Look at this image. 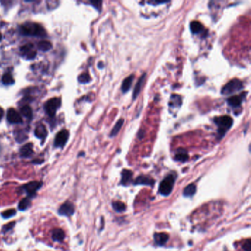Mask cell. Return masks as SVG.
<instances>
[{
    "label": "cell",
    "mask_w": 251,
    "mask_h": 251,
    "mask_svg": "<svg viewBox=\"0 0 251 251\" xmlns=\"http://www.w3.org/2000/svg\"><path fill=\"white\" fill-rule=\"evenodd\" d=\"M21 34L24 36H36V37H45L46 35V30L40 24L36 23H25L19 27Z\"/></svg>",
    "instance_id": "6da1fadb"
},
{
    "label": "cell",
    "mask_w": 251,
    "mask_h": 251,
    "mask_svg": "<svg viewBox=\"0 0 251 251\" xmlns=\"http://www.w3.org/2000/svg\"><path fill=\"white\" fill-rule=\"evenodd\" d=\"M214 123L218 128V133L220 139L225 135L227 131L233 125V119L229 116H222L215 117L214 119Z\"/></svg>",
    "instance_id": "7a4b0ae2"
},
{
    "label": "cell",
    "mask_w": 251,
    "mask_h": 251,
    "mask_svg": "<svg viewBox=\"0 0 251 251\" xmlns=\"http://www.w3.org/2000/svg\"><path fill=\"white\" fill-rule=\"evenodd\" d=\"M243 88V83L240 80L235 79L231 80L223 86L221 90V94L223 95H230L239 91Z\"/></svg>",
    "instance_id": "3957f363"
},
{
    "label": "cell",
    "mask_w": 251,
    "mask_h": 251,
    "mask_svg": "<svg viewBox=\"0 0 251 251\" xmlns=\"http://www.w3.org/2000/svg\"><path fill=\"white\" fill-rule=\"evenodd\" d=\"M175 177L173 174L167 175L159 185V192L163 196H168L173 189Z\"/></svg>",
    "instance_id": "277c9868"
},
{
    "label": "cell",
    "mask_w": 251,
    "mask_h": 251,
    "mask_svg": "<svg viewBox=\"0 0 251 251\" xmlns=\"http://www.w3.org/2000/svg\"><path fill=\"white\" fill-rule=\"evenodd\" d=\"M60 105H61V100L60 98L57 97H54V98L50 99L48 100L44 105V109L46 111V113L49 116H54L56 114L57 111L60 108Z\"/></svg>",
    "instance_id": "5b68a950"
},
{
    "label": "cell",
    "mask_w": 251,
    "mask_h": 251,
    "mask_svg": "<svg viewBox=\"0 0 251 251\" xmlns=\"http://www.w3.org/2000/svg\"><path fill=\"white\" fill-rule=\"evenodd\" d=\"M69 133L67 130H63L57 133L55 139V146L57 147H63L67 144L69 139Z\"/></svg>",
    "instance_id": "8992f818"
},
{
    "label": "cell",
    "mask_w": 251,
    "mask_h": 251,
    "mask_svg": "<svg viewBox=\"0 0 251 251\" xmlns=\"http://www.w3.org/2000/svg\"><path fill=\"white\" fill-rule=\"evenodd\" d=\"M42 186L41 182H38V181H33V182L28 183V184H25L23 186L24 191L27 193L29 198L33 197L36 194V191H38L40 188Z\"/></svg>",
    "instance_id": "52a82bcc"
},
{
    "label": "cell",
    "mask_w": 251,
    "mask_h": 251,
    "mask_svg": "<svg viewBox=\"0 0 251 251\" xmlns=\"http://www.w3.org/2000/svg\"><path fill=\"white\" fill-rule=\"evenodd\" d=\"M21 54L24 58L33 59L36 56V52L34 50V46L32 43H27L21 48Z\"/></svg>",
    "instance_id": "ba28073f"
},
{
    "label": "cell",
    "mask_w": 251,
    "mask_h": 251,
    "mask_svg": "<svg viewBox=\"0 0 251 251\" xmlns=\"http://www.w3.org/2000/svg\"><path fill=\"white\" fill-rule=\"evenodd\" d=\"M58 213L62 216H67L69 217L74 213V206L73 203L71 202L67 201L64 204H62L58 210Z\"/></svg>",
    "instance_id": "9c48e42d"
},
{
    "label": "cell",
    "mask_w": 251,
    "mask_h": 251,
    "mask_svg": "<svg viewBox=\"0 0 251 251\" xmlns=\"http://www.w3.org/2000/svg\"><path fill=\"white\" fill-rule=\"evenodd\" d=\"M7 119L12 124H20L22 122V116L14 108L8 110L7 112Z\"/></svg>",
    "instance_id": "30bf717a"
},
{
    "label": "cell",
    "mask_w": 251,
    "mask_h": 251,
    "mask_svg": "<svg viewBox=\"0 0 251 251\" xmlns=\"http://www.w3.org/2000/svg\"><path fill=\"white\" fill-rule=\"evenodd\" d=\"M245 94H242L241 95H235L232 96L227 100L228 104L232 108H238L241 105L244 99H245Z\"/></svg>",
    "instance_id": "8fae6325"
},
{
    "label": "cell",
    "mask_w": 251,
    "mask_h": 251,
    "mask_svg": "<svg viewBox=\"0 0 251 251\" xmlns=\"http://www.w3.org/2000/svg\"><path fill=\"white\" fill-rule=\"evenodd\" d=\"M169 239L168 234L166 233H156L154 234L155 243L158 246H163Z\"/></svg>",
    "instance_id": "7c38bea8"
},
{
    "label": "cell",
    "mask_w": 251,
    "mask_h": 251,
    "mask_svg": "<svg viewBox=\"0 0 251 251\" xmlns=\"http://www.w3.org/2000/svg\"><path fill=\"white\" fill-rule=\"evenodd\" d=\"M146 75H147V74H146V73H144V74H143L141 76V77L139 78V80L138 81L136 84L135 88H134V90H133V100H136V99L137 98V97L139 96V93L141 92V90H142V85H143V84H144V81H145Z\"/></svg>",
    "instance_id": "4fadbf2b"
},
{
    "label": "cell",
    "mask_w": 251,
    "mask_h": 251,
    "mask_svg": "<svg viewBox=\"0 0 251 251\" xmlns=\"http://www.w3.org/2000/svg\"><path fill=\"white\" fill-rule=\"evenodd\" d=\"M155 181L151 177L147 176H139L136 179L134 184L137 185H145V186H153Z\"/></svg>",
    "instance_id": "5bb4252c"
},
{
    "label": "cell",
    "mask_w": 251,
    "mask_h": 251,
    "mask_svg": "<svg viewBox=\"0 0 251 251\" xmlns=\"http://www.w3.org/2000/svg\"><path fill=\"white\" fill-rule=\"evenodd\" d=\"M33 153V144L31 143L25 144L20 150V155L24 158H29Z\"/></svg>",
    "instance_id": "9a60e30c"
},
{
    "label": "cell",
    "mask_w": 251,
    "mask_h": 251,
    "mask_svg": "<svg viewBox=\"0 0 251 251\" xmlns=\"http://www.w3.org/2000/svg\"><path fill=\"white\" fill-rule=\"evenodd\" d=\"M133 79L134 75L133 74H131V75H130L124 80L121 86V89L123 93H126V92H128V91L130 90V87H131L132 85V83H133Z\"/></svg>",
    "instance_id": "2e32d148"
},
{
    "label": "cell",
    "mask_w": 251,
    "mask_h": 251,
    "mask_svg": "<svg viewBox=\"0 0 251 251\" xmlns=\"http://www.w3.org/2000/svg\"><path fill=\"white\" fill-rule=\"evenodd\" d=\"M35 135H36V137L40 139H45L46 136H47V130H46V127L42 125V124L38 125V126H37V128H36V130H35Z\"/></svg>",
    "instance_id": "e0dca14e"
},
{
    "label": "cell",
    "mask_w": 251,
    "mask_h": 251,
    "mask_svg": "<svg viewBox=\"0 0 251 251\" xmlns=\"http://www.w3.org/2000/svg\"><path fill=\"white\" fill-rule=\"evenodd\" d=\"M190 29L194 34H200L204 31V27L199 22L194 21L190 24Z\"/></svg>",
    "instance_id": "ac0fdd59"
},
{
    "label": "cell",
    "mask_w": 251,
    "mask_h": 251,
    "mask_svg": "<svg viewBox=\"0 0 251 251\" xmlns=\"http://www.w3.org/2000/svg\"><path fill=\"white\" fill-rule=\"evenodd\" d=\"M175 159L177 161L181 162H185L189 159V155H188L187 152L184 149H179L176 152Z\"/></svg>",
    "instance_id": "d6986e66"
},
{
    "label": "cell",
    "mask_w": 251,
    "mask_h": 251,
    "mask_svg": "<svg viewBox=\"0 0 251 251\" xmlns=\"http://www.w3.org/2000/svg\"><path fill=\"white\" fill-rule=\"evenodd\" d=\"M65 237V233L60 228H56L52 231V238L55 242H62Z\"/></svg>",
    "instance_id": "ffe728a7"
},
{
    "label": "cell",
    "mask_w": 251,
    "mask_h": 251,
    "mask_svg": "<svg viewBox=\"0 0 251 251\" xmlns=\"http://www.w3.org/2000/svg\"><path fill=\"white\" fill-rule=\"evenodd\" d=\"M132 177H133V172L131 171L128 170H124L122 172L121 183L123 185L128 184L132 179Z\"/></svg>",
    "instance_id": "44dd1931"
},
{
    "label": "cell",
    "mask_w": 251,
    "mask_h": 251,
    "mask_svg": "<svg viewBox=\"0 0 251 251\" xmlns=\"http://www.w3.org/2000/svg\"><path fill=\"white\" fill-rule=\"evenodd\" d=\"M125 122V119H119L117 122H116V125H114V127L113 128L112 130H111V133H110V136L111 137H114L115 136H116L118 134L119 132L121 130L122 127L123 126V124Z\"/></svg>",
    "instance_id": "7402d4cb"
},
{
    "label": "cell",
    "mask_w": 251,
    "mask_h": 251,
    "mask_svg": "<svg viewBox=\"0 0 251 251\" xmlns=\"http://www.w3.org/2000/svg\"><path fill=\"white\" fill-rule=\"evenodd\" d=\"M196 192V186L191 184L188 185L184 189V195L185 197H191Z\"/></svg>",
    "instance_id": "603a6c76"
},
{
    "label": "cell",
    "mask_w": 251,
    "mask_h": 251,
    "mask_svg": "<svg viewBox=\"0 0 251 251\" xmlns=\"http://www.w3.org/2000/svg\"><path fill=\"white\" fill-rule=\"evenodd\" d=\"M52 46V43L48 41H41L38 43V49L43 52H46L51 50Z\"/></svg>",
    "instance_id": "cb8c5ba5"
},
{
    "label": "cell",
    "mask_w": 251,
    "mask_h": 251,
    "mask_svg": "<svg viewBox=\"0 0 251 251\" xmlns=\"http://www.w3.org/2000/svg\"><path fill=\"white\" fill-rule=\"evenodd\" d=\"M21 113L23 115L24 117H26L28 119H31L33 117V111L32 108L29 105H24L21 108Z\"/></svg>",
    "instance_id": "d4e9b609"
},
{
    "label": "cell",
    "mask_w": 251,
    "mask_h": 251,
    "mask_svg": "<svg viewBox=\"0 0 251 251\" xmlns=\"http://www.w3.org/2000/svg\"><path fill=\"white\" fill-rule=\"evenodd\" d=\"M2 81L3 84L7 85L13 84L15 82L13 76H12L11 74H10V73H5V74H3L2 78Z\"/></svg>",
    "instance_id": "484cf974"
},
{
    "label": "cell",
    "mask_w": 251,
    "mask_h": 251,
    "mask_svg": "<svg viewBox=\"0 0 251 251\" xmlns=\"http://www.w3.org/2000/svg\"><path fill=\"white\" fill-rule=\"evenodd\" d=\"M112 206L114 210L117 212H123L125 211V209H126V205H125V204L120 201L113 202Z\"/></svg>",
    "instance_id": "4316f807"
},
{
    "label": "cell",
    "mask_w": 251,
    "mask_h": 251,
    "mask_svg": "<svg viewBox=\"0 0 251 251\" xmlns=\"http://www.w3.org/2000/svg\"><path fill=\"white\" fill-rule=\"evenodd\" d=\"M29 204H30V202H29V198H24V199L21 200L20 203H19V209L20 211L26 210L29 207Z\"/></svg>",
    "instance_id": "83f0119b"
},
{
    "label": "cell",
    "mask_w": 251,
    "mask_h": 251,
    "mask_svg": "<svg viewBox=\"0 0 251 251\" xmlns=\"http://www.w3.org/2000/svg\"><path fill=\"white\" fill-rule=\"evenodd\" d=\"M78 81L81 83H88L91 81V77L88 73H83L78 77Z\"/></svg>",
    "instance_id": "f1b7e54d"
},
{
    "label": "cell",
    "mask_w": 251,
    "mask_h": 251,
    "mask_svg": "<svg viewBox=\"0 0 251 251\" xmlns=\"http://www.w3.org/2000/svg\"><path fill=\"white\" fill-rule=\"evenodd\" d=\"M16 211L14 210V209H9V210H7L5 211L2 212V216L5 218V219H8V218L13 217L14 216Z\"/></svg>",
    "instance_id": "f546056e"
},
{
    "label": "cell",
    "mask_w": 251,
    "mask_h": 251,
    "mask_svg": "<svg viewBox=\"0 0 251 251\" xmlns=\"http://www.w3.org/2000/svg\"><path fill=\"white\" fill-rule=\"evenodd\" d=\"M15 225V222H10L9 224H8L7 225H5L4 228H3V232H7V231H8L9 230L12 229V228H13V226H14Z\"/></svg>",
    "instance_id": "4dcf8cb0"
},
{
    "label": "cell",
    "mask_w": 251,
    "mask_h": 251,
    "mask_svg": "<svg viewBox=\"0 0 251 251\" xmlns=\"http://www.w3.org/2000/svg\"><path fill=\"white\" fill-rule=\"evenodd\" d=\"M242 247H243V250L245 251H250V240L247 239Z\"/></svg>",
    "instance_id": "1f68e13d"
},
{
    "label": "cell",
    "mask_w": 251,
    "mask_h": 251,
    "mask_svg": "<svg viewBox=\"0 0 251 251\" xmlns=\"http://www.w3.org/2000/svg\"><path fill=\"white\" fill-rule=\"evenodd\" d=\"M91 5H93L95 8H97V10H100L101 8H102V2H98V1H96V2H91Z\"/></svg>",
    "instance_id": "d6a6232c"
},
{
    "label": "cell",
    "mask_w": 251,
    "mask_h": 251,
    "mask_svg": "<svg viewBox=\"0 0 251 251\" xmlns=\"http://www.w3.org/2000/svg\"><path fill=\"white\" fill-rule=\"evenodd\" d=\"M3 116H4V110L0 107V121H1L2 119Z\"/></svg>",
    "instance_id": "836d02e7"
},
{
    "label": "cell",
    "mask_w": 251,
    "mask_h": 251,
    "mask_svg": "<svg viewBox=\"0 0 251 251\" xmlns=\"http://www.w3.org/2000/svg\"><path fill=\"white\" fill-rule=\"evenodd\" d=\"M1 38H2V35L0 34V40H1Z\"/></svg>",
    "instance_id": "e575fe53"
}]
</instances>
